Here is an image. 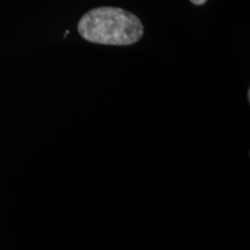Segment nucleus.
<instances>
[{
  "label": "nucleus",
  "mask_w": 250,
  "mask_h": 250,
  "mask_svg": "<svg viewBox=\"0 0 250 250\" xmlns=\"http://www.w3.org/2000/svg\"><path fill=\"white\" fill-rule=\"evenodd\" d=\"M83 40L104 45H131L144 35L140 19L123 8L98 7L90 9L78 23Z\"/></svg>",
  "instance_id": "f257e3e1"
},
{
  "label": "nucleus",
  "mask_w": 250,
  "mask_h": 250,
  "mask_svg": "<svg viewBox=\"0 0 250 250\" xmlns=\"http://www.w3.org/2000/svg\"><path fill=\"white\" fill-rule=\"evenodd\" d=\"M190 1H191L192 4L196 6H202V5H204L208 0H190Z\"/></svg>",
  "instance_id": "f03ea898"
}]
</instances>
